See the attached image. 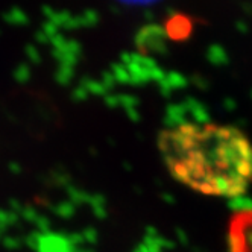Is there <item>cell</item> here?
Segmentation results:
<instances>
[{
  "instance_id": "7a4b0ae2",
  "label": "cell",
  "mask_w": 252,
  "mask_h": 252,
  "mask_svg": "<svg viewBox=\"0 0 252 252\" xmlns=\"http://www.w3.org/2000/svg\"><path fill=\"white\" fill-rule=\"evenodd\" d=\"M228 239L231 252H252V210H243L232 216Z\"/></svg>"
},
{
  "instance_id": "6da1fadb",
  "label": "cell",
  "mask_w": 252,
  "mask_h": 252,
  "mask_svg": "<svg viewBox=\"0 0 252 252\" xmlns=\"http://www.w3.org/2000/svg\"><path fill=\"white\" fill-rule=\"evenodd\" d=\"M158 149L183 186L216 197H236L252 184V145L237 128L183 123L163 131Z\"/></svg>"
},
{
  "instance_id": "277c9868",
  "label": "cell",
  "mask_w": 252,
  "mask_h": 252,
  "mask_svg": "<svg viewBox=\"0 0 252 252\" xmlns=\"http://www.w3.org/2000/svg\"><path fill=\"white\" fill-rule=\"evenodd\" d=\"M123 3H129V5H149L154 3L157 0H120Z\"/></svg>"
},
{
  "instance_id": "3957f363",
  "label": "cell",
  "mask_w": 252,
  "mask_h": 252,
  "mask_svg": "<svg viewBox=\"0 0 252 252\" xmlns=\"http://www.w3.org/2000/svg\"><path fill=\"white\" fill-rule=\"evenodd\" d=\"M166 28H167L169 37L172 40H183V38H187L190 35L193 23H191V20L189 19L187 15L175 14L167 20Z\"/></svg>"
}]
</instances>
